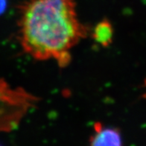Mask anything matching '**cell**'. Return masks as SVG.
<instances>
[{
    "instance_id": "1",
    "label": "cell",
    "mask_w": 146,
    "mask_h": 146,
    "mask_svg": "<svg viewBox=\"0 0 146 146\" xmlns=\"http://www.w3.org/2000/svg\"><path fill=\"white\" fill-rule=\"evenodd\" d=\"M18 27L23 52L61 68L71 63L73 48L91 31L79 18L75 0H25Z\"/></svg>"
},
{
    "instance_id": "2",
    "label": "cell",
    "mask_w": 146,
    "mask_h": 146,
    "mask_svg": "<svg viewBox=\"0 0 146 146\" xmlns=\"http://www.w3.org/2000/svg\"><path fill=\"white\" fill-rule=\"evenodd\" d=\"M89 146H124L121 132L116 127L96 122Z\"/></svg>"
},
{
    "instance_id": "3",
    "label": "cell",
    "mask_w": 146,
    "mask_h": 146,
    "mask_svg": "<svg viewBox=\"0 0 146 146\" xmlns=\"http://www.w3.org/2000/svg\"><path fill=\"white\" fill-rule=\"evenodd\" d=\"M90 34L96 43L102 47H108L113 42V27L108 19H104L96 24Z\"/></svg>"
},
{
    "instance_id": "4",
    "label": "cell",
    "mask_w": 146,
    "mask_h": 146,
    "mask_svg": "<svg viewBox=\"0 0 146 146\" xmlns=\"http://www.w3.org/2000/svg\"><path fill=\"white\" fill-rule=\"evenodd\" d=\"M6 6V0H0V14L4 11Z\"/></svg>"
}]
</instances>
